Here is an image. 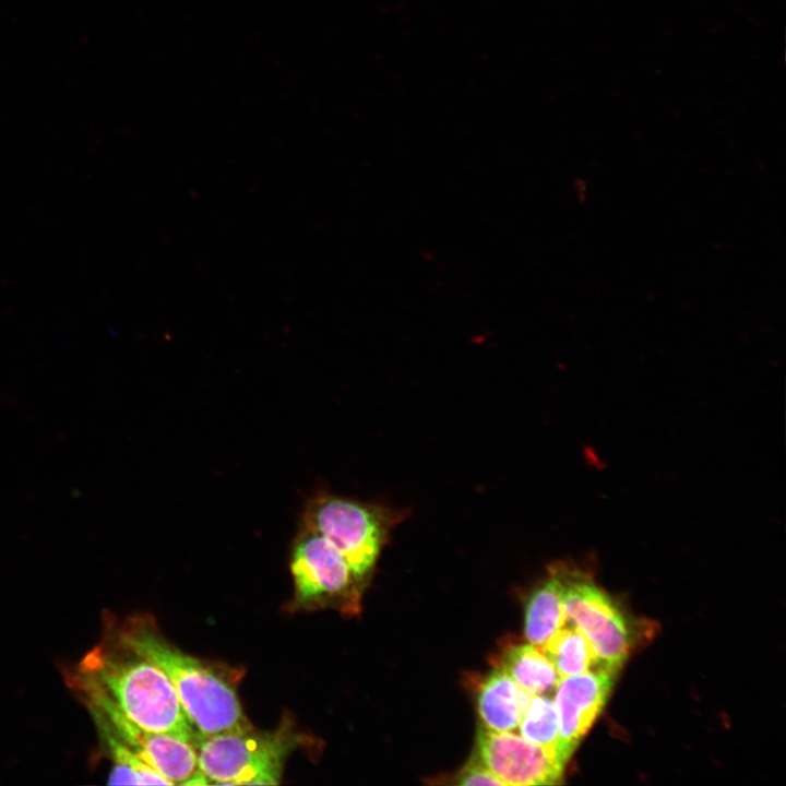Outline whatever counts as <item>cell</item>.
I'll list each match as a JSON object with an SVG mask.
<instances>
[{
    "label": "cell",
    "instance_id": "1",
    "mask_svg": "<svg viewBox=\"0 0 786 786\" xmlns=\"http://www.w3.org/2000/svg\"><path fill=\"white\" fill-rule=\"evenodd\" d=\"M66 681L74 692L104 696L145 729L194 747L201 737L165 672L106 626L99 642L66 672Z\"/></svg>",
    "mask_w": 786,
    "mask_h": 786
},
{
    "label": "cell",
    "instance_id": "2",
    "mask_svg": "<svg viewBox=\"0 0 786 786\" xmlns=\"http://www.w3.org/2000/svg\"><path fill=\"white\" fill-rule=\"evenodd\" d=\"M104 623L120 640L150 658L171 682L190 722L201 737L253 727L243 713L234 680L216 666L170 643L148 615Z\"/></svg>",
    "mask_w": 786,
    "mask_h": 786
},
{
    "label": "cell",
    "instance_id": "3",
    "mask_svg": "<svg viewBox=\"0 0 786 786\" xmlns=\"http://www.w3.org/2000/svg\"><path fill=\"white\" fill-rule=\"evenodd\" d=\"M404 515L402 510L320 492L307 501L300 526L323 536L361 579L373 568L389 532Z\"/></svg>",
    "mask_w": 786,
    "mask_h": 786
},
{
    "label": "cell",
    "instance_id": "4",
    "mask_svg": "<svg viewBox=\"0 0 786 786\" xmlns=\"http://www.w3.org/2000/svg\"><path fill=\"white\" fill-rule=\"evenodd\" d=\"M296 742L288 723L273 731L251 727L200 737L195 746L198 765L207 785H278Z\"/></svg>",
    "mask_w": 786,
    "mask_h": 786
},
{
    "label": "cell",
    "instance_id": "5",
    "mask_svg": "<svg viewBox=\"0 0 786 786\" xmlns=\"http://www.w3.org/2000/svg\"><path fill=\"white\" fill-rule=\"evenodd\" d=\"M290 572L296 609L357 611L360 577L319 533L300 526L291 549Z\"/></svg>",
    "mask_w": 786,
    "mask_h": 786
},
{
    "label": "cell",
    "instance_id": "6",
    "mask_svg": "<svg viewBox=\"0 0 786 786\" xmlns=\"http://www.w3.org/2000/svg\"><path fill=\"white\" fill-rule=\"evenodd\" d=\"M565 624L587 639L596 667L617 675L630 651L626 619L610 596L577 569L559 565Z\"/></svg>",
    "mask_w": 786,
    "mask_h": 786
},
{
    "label": "cell",
    "instance_id": "7",
    "mask_svg": "<svg viewBox=\"0 0 786 786\" xmlns=\"http://www.w3.org/2000/svg\"><path fill=\"white\" fill-rule=\"evenodd\" d=\"M76 694L87 707L96 726L112 731L159 772L170 785H207L199 769L196 749L193 745L136 725L97 693L78 692Z\"/></svg>",
    "mask_w": 786,
    "mask_h": 786
},
{
    "label": "cell",
    "instance_id": "8",
    "mask_svg": "<svg viewBox=\"0 0 786 786\" xmlns=\"http://www.w3.org/2000/svg\"><path fill=\"white\" fill-rule=\"evenodd\" d=\"M479 761L503 785L557 784L564 770L552 752L513 731H492L481 727L476 739Z\"/></svg>",
    "mask_w": 786,
    "mask_h": 786
},
{
    "label": "cell",
    "instance_id": "9",
    "mask_svg": "<svg viewBox=\"0 0 786 786\" xmlns=\"http://www.w3.org/2000/svg\"><path fill=\"white\" fill-rule=\"evenodd\" d=\"M614 681L615 675L598 668L558 681L553 700L559 716V739L555 754L561 766H565L603 711Z\"/></svg>",
    "mask_w": 786,
    "mask_h": 786
},
{
    "label": "cell",
    "instance_id": "10",
    "mask_svg": "<svg viewBox=\"0 0 786 786\" xmlns=\"http://www.w3.org/2000/svg\"><path fill=\"white\" fill-rule=\"evenodd\" d=\"M524 691L500 666L484 680L478 694L483 727L492 731H513L529 702Z\"/></svg>",
    "mask_w": 786,
    "mask_h": 786
},
{
    "label": "cell",
    "instance_id": "11",
    "mask_svg": "<svg viewBox=\"0 0 786 786\" xmlns=\"http://www.w3.org/2000/svg\"><path fill=\"white\" fill-rule=\"evenodd\" d=\"M562 591L563 582L557 567L553 575L529 597L525 609V636L531 644L541 647L565 626Z\"/></svg>",
    "mask_w": 786,
    "mask_h": 786
},
{
    "label": "cell",
    "instance_id": "12",
    "mask_svg": "<svg viewBox=\"0 0 786 786\" xmlns=\"http://www.w3.org/2000/svg\"><path fill=\"white\" fill-rule=\"evenodd\" d=\"M501 667L531 695L549 694L560 680L552 663L531 643L508 650Z\"/></svg>",
    "mask_w": 786,
    "mask_h": 786
},
{
    "label": "cell",
    "instance_id": "13",
    "mask_svg": "<svg viewBox=\"0 0 786 786\" xmlns=\"http://www.w3.org/2000/svg\"><path fill=\"white\" fill-rule=\"evenodd\" d=\"M100 742L112 762L109 784L170 785V783L112 731L96 726Z\"/></svg>",
    "mask_w": 786,
    "mask_h": 786
},
{
    "label": "cell",
    "instance_id": "14",
    "mask_svg": "<svg viewBox=\"0 0 786 786\" xmlns=\"http://www.w3.org/2000/svg\"><path fill=\"white\" fill-rule=\"evenodd\" d=\"M560 679L583 674L596 667L587 639L573 627H562L541 647Z\"/></svg>",
    "mask_w": 786,
    "mask_h": 786
},
{
    "label": "cell",
    "instance_id": "15",
    "mask_svg": "<svg viewBox=\"0 0 786 786\" xmlns=\"http://www.w3.org/2000/svg\"><path fill=\"white\" fill-rule=\"evenodd\" d=\"M517 729L524 739L555 754L559 739V716L553 698L548 694L531 695Z\"/></svg>",
    "mask_w": 786,
    "mask_h": 786
},
{
    "label": "cell",
    "instance_id": "16",
    "mask_svg": "<svg viewBox=\"0 0 786 786\" xmlns=\"http://www.w3.org/2000/svg\"><path fill=\"white\" fill-rule=\"evenodd\" d=\"M457 785H498L503 783L495 776L479 760L469 763L456 776L454 782Z\"/></svg>",
    "mask_w": 786,
    "mask_h": 786
}]
</instances>
